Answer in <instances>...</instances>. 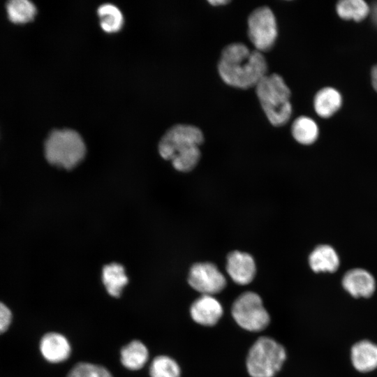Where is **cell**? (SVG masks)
<instances>
[{
    "instance_id": "277c9868",
    "label": "cell",
    "mask_w": 377,
    "mask_h": 377,
    "mask_svg": "<svg viewBox=\"0 0 377 377\" xmlns=\"http://www.w3.org/2000/svg\"><path fill=\"white\" fill-rule=\"evenodd\" d=\"M44 152L50 164L69 170L82 161L86 147L82 137L75 131L54 130L45 140Z\"/></svg>"
},
{
    "instance_id": "484cf974",
    "label": "cell",
    "mask_w": 377,
    "mask_h": 377,
    "mask_svg": "<svg viewBox=\"0 0 377 377\" xmlns=\"http://www.w3.org/2000/svg\"><path fill=\"white\" fill-rule=\"evenodd\" d=\"M209 3L214 6L226 5L230 2L229 0H212L208 1Z\"/></svg>"
},
{
    "instance_id": "5bb4252c",
    "label": "cell",
    "mask_w": 377,
    "mask_h": 377,
    "mask_svg": "<svg viewBox=\"0 0 377 377\" xmlns=\"http://www.w3.org/2000/svg\"><path fill=\"white\" fill-rule=\"evenodd\" d=\"M339 265V256L329 245L317 246L309 256V265L315 272H333L337 269Z\"/></svg>"
},
{
    "instance_id": "44dd1931",
    "label": "cell",
    "mask_w": 377,
    "mask_h": 377,
    "mask_svg": "<svg viewBox=\"0 0 377 377\" xmlns=\"http://www.w3.org/2000/svg\"><path fill=\"white\" fill-rule=\"evenodd\" d=\"M337 12L344 20L360 21L370 12L367 3L362 0H342L337 4Z\"/></svg>"
},
{
    "instance_id": "8fae6325",
    "label": "cell",
    "mask_w": 377,
    "mask_h": 377,
    "mask_svg": "<svg viewBox=\"0 0 377 377\" xmlns=\"http://www.w3.org/2000/svg\"><path fill=\"white\" fill-rule=\"evenodd\" d=\"M343 287L355 297H370L375 290V280L367 270L355 268L349 270L343 276Z\"/></svg>"
},
{
    "instance_id": "ac0fdd59",
    "label": "cell",
    "mask_w": 377,
    "mask_h": 377,
    "mask_svg": "<svg viewBox=\"0 0 377 377\" xmlns=\"http://www.w3.org/2000/svg\"><path fill=\"white\" fill-rule=\"evenodd\" d=\"M291 132L295 140L300 144L311 145L318 138V128L312 119L302 116L293 121Z\"/></svg>"
},
{
    "instance_id": "52a82bcc",
    "label": "cell",
    "mask_w": 377,
    "mask_h": 377,
    "mask_svg": "<svg viewBox=\"0 0 377 377\" xmlns=\"http://www.w3.org/2000/svg\"><path fill=\"white\" fill-rule=\"evenodd\" d=\"M275 15L267 6L253 10L248 17V36L256 50L265 52L274 45L277 38Z\"/></svg>"
},
{
    "instance_id": "9a60e30c",
    "label": "cell",
    "mask_w": 377,
    "mask_h": 377,
    "mask_svg": "<svg viewBox=\"0 0 377 377\" xmlns=\"http://www.w3.org/2000/svg\"><path fill=\"white\" fill-rule=\"evenodd\" d=\"M341 96L332 87H325L317 92L313 100L316 112L321 117L328 118L341 107Z\"/></svg>"
},
{
    "instance_id": "5b68a950",
    "label": "cell",
    "mask_w": 377,
    "mask_h": 377,
    "mask_svg": "<svg viewBox=\"0 0 377 377\" xmlns=\"http://www.w3.org/2000/svg\"><path fill=\"white\" fill-rule=\"evenodd\" d=\"M286 358L283 346L269 337H262L249 351L246 369L251 377H274Z\"/></svg>"
},
{
    "instance_id": "2e32d148",
    "label": "cell",
    "mask_w": 377,
    "mask_h": 377,
    "mask_svg": "<svg viewBox=\"0 0 377 377\" xmlns=\"http://www.w3.org/2000/svg\"><path fill=\"white\" fill-rule=\"evenodd\" d=\"M102 279L108 293L114 297L121 295L128 281L124 267L118 263L105 265L103 268Z\"/></svg>"
},
{
    "instance_id": "cb8c5ba5",
    "label": "cell",
    "mask_w": 377,
    "mask_h": 377,
    "mask_svg": "<svg viewBox=\"0 0 377 377\" xmlns=\"http://www.w3.org/2000/svg\"><path fill=\"white\" fill-rule=\"evenodd\" d=\"M12 320V313L9 308L0 302V334L6 332Z\"/></svg>"
},
{
    "instance_id": "3957f363",
    "label": "cell",
    "mask_w": 377,
    "mask_h": 377,
    "mask_svg": "<svg viewBox=\"0 0 377 377\" xmlns=\"http://www.w3.org/2000/svg\"><path fill=\"white\" fill-rule=\"evenodd\" d=\"M256 92L269 121L274 126L286 124L292 114L290 91L277 73L266 75L256 86Z\"/></svg>"
},
{
    "instance_id": "4316f807",
    "label": "cell",
    "mask_w": 377,
    "mask_h": 377,
    "mask_svg": "<svg viewBox=\"0 0 377 377\" xmlns=\"http://www.w3.org/2000/svg\"><path fill=\"white\" fill-rule=\"evenodd\" d=\"M372 17L374 22L377 24V3L372 8Z\"/></svg>"
},
{
    "instance_id": "d4e9b609",
    "label": "cell",
    "mask_w": 377,
    "mask_h": 377,
    "mask_svg": "<svg viewBox=\"0 0 377 377\" xmlns=\"http://www.w3.org/2000/svg\"><path fill=\"white\" fill-rule=\"evenodd\" d=\"M371 82L374 89L377 91V65L371 70Z\"/></svg>"
},
{
    "instance_id": "e0dca14e",
    "label": "cell",
    "mask_w": 377,
    "mask_h": 377,
    "mask_svg": "<svg viewBox=\"0 0 377 377\" xmlns=\"http://www.w3.org/2000/svg\"><path fill=\"white\" fill-rule=\"evenodd\" d=\"M149 353L141 341L133 340L121 350V362L127 369L138 370L147 362Z\"/></svg>"
},
{
    "instance_id": "ffe728a7",
    "label": "cell",
    "mask_w": 377,
    "mask_h": 377,
    "mask_svg": "<svg viewBox=\"0 0 377 377\" xmlns=\"http://www.w3.org/2000/svg\"><path fill=\"white\" fill-rule=\"evenodd\" d=\"M98 15L101 28L108 33H114L120 30L124 19L119 9L110 3L101 5L98 8Z\"/></svg>"
},
{
    "instance_id": "6da1fadb",
    "label": "cell",
    "mask_w": 377,
    "mask_h": 377,
    "mask_svg": "<svg viewBox=\"0 0 377 377\" xmlns=\"http://www.w3.org/2000/svg\"><path fill=\"white\" fill-rule=\"evenodd\" d=\"M218 72L228 85L247 89L256 87L267 75V64L262 52L251 50L244 43H233L223 49Z\"/></svg>"
},
{
    "instance_id": "9c48e42d",
    "label": "cell",
    "mask_w": 377,
    "mask_h": 377,
    "mask_svg": "<svg viewBox=\"0 0 377 377\" xmlns=\"http://www.w3.org/2000/svg\"><path fill=\"white\" fill-rule=\"evenodd\" d=\"M226 270L236 283L246 285L251 283L255 276L256 265L251 255L235 251L228 255Z\"/></svg>"
},
{
    "instance_id": "7c38bea8",
    "label": "cell",
    "mask_w": 377,
    "mask_h": 377,
    "mask_svg": "<svg viewBox=\"0 0 377 377\" xmlns=\"http://www.w3.org/2000/svg\"><path fill=\"white\" fill-rule=\"evenodd\" d=\"M40 350L43 357L52 363L63 362L71 354L68 341L64 336L57 332H50L42 337Z\"/></svg>"
},
{
    "instance_id": "7a4b0ae2",
    "label": "cell",
    "mask_w": 377,
    "mask_h": 377,
    "mask_svg": "<svg viewBox=\"0 0 377 377\" xmlns=\"http://www.w3.org/2000/svg\"><path fill=\"white\" fill-rule=\"evenodd\" d=\"M204 141L201 130L193 125L177 124L163 135L158 144L160 155L172 162L180 172H188L200 158V146Z\"/></svg>"
},
{
    "instance_id": "ba28073f",
    "label": "cell",
    "mask_w": 377,
    "mask_h": 377,
    "mask_svg": "<svg viewBox=\"0 0 377 377\" xmlns=\"http://www.w3.org/2000/svg\"><path fill=\"white\" fill-rule=\"evenodd\" d=\"M189 285L202 295L220 293L226 286V280L217 267L212 263H198L190 269Z\"/></svg>"
},
{
    "instance_id": "4fadbf2b",
    "label": "cell",
    "mask_w": 377,
    "mask_h": 377,
    "mask_svg": "<svg viewBox=\"0 0 377 377\" xmlns=\"http://www.w3.org/2000/svg\"><path fill=\"white\" fill-rule=\"evenodd\" d=\"M351 361L354 367L361 372L376 369L377 345L368 340L356 343L351 349Z\"/></svg>"
},
{
    "instance_id": "7402d4cb",
    "label": "cell",
    "mask_w": 377,
    "mask_h": 377,
    "mask_svg": "<svg viewBox=\"0 0 377 377\" xmlns=\"http://www.w3.org/2000/svg\"><path fill=\"white\" fill-rule=\"evenodd\" d=\"M150 377H180L181 370L178 364L170 357L161 355L151 362Z\"/></svg>"
},
{
    "instance_id": "8992f818",
    "label": "cell",
    "mask_w": 377,
    "mask_h": 377,
    "mask_svg": "<svg viewBox=\"0 0 377 377\" xmlns=\"http://www.w3.org/2000/svg\"><path fill=\"white\" fill-rule=\"evenodd\" d=\"M232 316L241 327L251 332L264 330L270 321L260 297L251 291L242 293L236 299L232 306Z\"/></svg>"
},
{
    "instance_id": "d6986e66",
    "label": "cell",
    "mask_w": 377,
    "mask_h": 377,
    "mask_svg": "<svg viewBox=\"0 0 377 377\" xmlns=\"http://www.w3.org/2000/svg\"><path fill=\"white\" fill-rule=\"evenodd\" d=\"M9 20L15 24H24L34 18L37 10L35 5L28 0H11L6 4Z\"/></svg>"
},
{
    "instance_id": "30bf717a",
    "label": "cell",
    "mask_w": 377,
    "mask_h": 377,
    "mask_svg": "<svg viewBox=\"0 0 377 377\" xmlns=\"http://www.w3.org/2000/svg\"><path fill=\"white\" fill-rule=\"evenodd\" d=\"M190 313L197 323L212 326L216 325L222 316L223 308L220 302L212 295H202L193 302Z\"/></svg>"
},
{
    "instance_id": "603a6c76",
    "label": "cell",
    "mask_w": 377,
    "mask_h": 377,
    "mask_svg": "<svg viewBox=\"0 0 377 377\" xmlns=\"http://www.w3.org/2000/svg\"><path fill=\"white\" fill-rule=\"evenodd\" d=\"M67 377H112V376L102 366L80 362L72 368Z\"/></svg>"
}]
</instances>
